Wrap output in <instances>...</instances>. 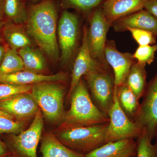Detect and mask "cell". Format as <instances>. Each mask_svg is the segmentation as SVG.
<instances>
[{"instance_id":"74e56055","label":"cell","mask_w":157,"mask_h":157,"mask_svg":"<svg viewBox=\"0 0 157 157\" xmlns=\"http://www.w3.org/2000/svg\"><path fill=\"white\" fill-rule=\"evenodd\" d=\"M6 157H14L13 156V155H12L11 154L10 155H9L7 156H6Z\"/></svg>"},{"instance_id":"e0dca14e","label":"cell","mask_w":157,"mask_h":157,"mask_svg":"<svg viewBox=\"0 0 157 157\" xmlns=\"http://www.w3.org/2000/svg\"><path fill=\"white\" fill-rule=\"evenodd\" d=\"M137 142L128 138L110 141L96 148L85 157H133L137 154Z\"/></svg>"},{"instance_id":"30bf717a","label":"cell","mask_w":157,"mask_h":157,"mask_svg":"<svg viewBox=\"0 0 157 157\" xmlns=\"http://www.w3.org/2000/svg\"><path fill=\"white\" fill-rule=\"evenodd\" d=\"M143 97L133 121L152 140L157 126V73L147 85Z\"/></svg>"},{"instance_id":"2e32d148","label":"cell","mask_w":157,"mask_h":157,"mask_svg":"<svg viewBox=\"0 0 157 157\" xmlns=\"http://www.w3.org/2000/svg\"><path fill=\"white\" fill-rule=\"evenodd\" d=\"M67 76L63 72L46 75L23 70L8 74H0V82L17 85H30L45 82H59L67 81Z\"/></svg>"},{"instance_id":"f1b7e54d","label":"cell","mask_w":157,"mask_h":157,"mask_svg":"<svg viewBox=\"0 0 157 157\" xmlns=\"http://www.w3.org/2000/svg\"><path fill=\"white\" fill-rule=\"evenodd\" d=\"M23 122L5 117H0V135L11 134L17 135L22 132Z\"/></svg>"},{"instance_id":"d4e9b609","label":"cell","mask_w":157,"mask_h":157,"mask_svg":"<svg viewBox=\"0 0 157 157\" xmlns=\"http://www.w3.org/2000/svg\"><path fill=\"white\" fill-rule=\"evenodd\" d=\"M106 0H61L62 6L65 9H73L88 17L90 13Z\"/></svg>"},{"instance_id":"e575fe53","label":"cell","mask_w":157,"mask_h":157,"mask_svg":"<svg viewBox=\"0 0 157 157\" xmlns=\"http://www.w3.org/2000/svg\"><path fill=\"white\" fill-rule=\"evenodd\" d=\"M5 0H0V17L4 18V7Z\"/></svg>"},{"instance_id":"8992f818","label":"cell","mask_w":157,"mask_h":157,"mask_svg":"<svg viewBox=\"0 0 157 157\" xmlns=\"http://www.w3.org/2000/svg\"><path fill=\"white\" fill-rule=\"evenodd\" d=\"M57 35L62 63L67 64L78 52L80 22L76 13L64 10L57 26Z\"/></svg>"},{"instance_id":"4dcf8cb0","label":"cell","mask_w":157,"mask_h":157,"mask_svg":"<svg viewBox=\"0 0 157 157\" xmlns=\"http://www.w3.org/2000/svg\"><path fill=\"white\" fill-rule=\"evenodd\" d=\"M144 9L157 19V0H146Z\"/></svg>"},{"instance_id":"8d00e7d4","label":"cell","mask_w":157,"mask_h":157,"mask_svg":"<svg viewBox=\"0 0 157 157\" xmlns=\"http://www.w3.org/2000/svg\"><path fill=\"white\" fill-rule=\"evenodd\" d=\"M26 1H29V2H40L42 0H25Z\"/></svg>"},{"instance_id":"9a60e30c","label":"cell","mask_w":157,"mask_h":157,"mask_svg":"<svg viewBox=\"0 0 157 157\" xmlns=\"http://www.w3.org/2000/svg\"><path fill=\"white\" fill-rule=\"evenodd\" d=\"M146 0H106L101 5L106 19L111 25L117 20L144 9Z\"/></svg>"},{"instance_id":"4fadbf2b","label":"cell","mask_w":157,"mask_h":157,"mask_svg":"<svg viewBox=\"0 0 157 157\" xmlns=\"http://www.w3.org/2000/svg\"><path fill=\"white\" fill-rule=\"evenodd\" d=\"M39 108L30 93H21L0 101V109L18 120L36 115Z\"/></svg>"},{"instance_id":"83f0119b","label":"cell","mask_w":157,"mask_h":157,"mask_svg":"<svg viewBox=\"0 0 157 157\" xmlns=\"http://www.w3.org/2000/svg\"><path fill=\"white\" fill-rule=\"evenodd\" d=\"M33 85H17L0 82V101L21 93H30Z\"/></svg>"},{"instance_id":"277c9868","label":"cell","mask_w":157,"mask_h":157,"mask_svg":"<svg viewBox=\"0 0 157 157\" xmlns=\"http://www.w3.org/2000/svg\"><path fill=\"white\" fill-rule=\"evenodd\" d=\"M58 82H45L33 85L30 94L37 102L44 117L56 122L63 117L65 89Z\"/></svg>"},{"instance_id":"484cf974","label":"cell","mask_w":157,"mask_h":157,"mask_svg":"<svg viewBox=\"0 0 157 157\" xmlns=\"http://www.w3.org/2000/svg\"><path fill=\"white\" fill-rule=\"evenodd\" d=\"M152 140L145 132L137 138L136 157H157V146L152 143Z\"/></svg>"},{"instance_id":"ac0fdd59","label":"cell","mask_w":157,"mask_h":157,"mask_svg":"<svg viewBox=\"0 0 157 157\" xmlns=\"http://www.w3.org/2000/svg\"><path fill=\"white\" fill-rule=\"evenodd\" d=\"M2 36L6 45L15 51L27 46H32V39L23 25L6 22Z\"/></svg>"},{"instance_id":"8fae6325","label":"cell","mask_w":157,"mask_h":157,"mask_svg":"<svg viewBox=\"0 0 157 157\" xmlns=\"http://www.w3.org/2000/svg\"><path fill=\"white\" fill-rule=\"evenodd\" d=\"M104 56L114 74V86L123 84L132 65L136 62L133 54L122 53L118 50L115 41L107 40L104 48Z\"/></svg>"},{"instance_id":"d590c367","label":"cell","mask_w":157,"mask_h":157,"mask_svg":"<svg viewBox=\"0 0 157 157\" xmlns=\"http://www.w3.org/2000/svg\"><path fill=\"white\" fill-rule=\"evenodd\" d=\"M0 117H5L9 118L11 119H14V118L12 116L10 115L9 113H7L5 111H3L2 109H0Z\"/></svg>"},{"instance_id":"44dd1931","label":"cell","mask_w":157,"mask_h":157,"mask_svg":"<svg viewBox=\"0 0 157 157\" xmlns=\"http://www.w3.org/2000/svg\"><path fill=\"white\" fill-rule=\"evenodd\" d=\"M42 52L32 46L24 47L17 51L23 62L25 70L37 73L45 71L46 63Z\"/></svg>"},{"instance_id":"5bb4252c","label":"cell","mask_w":157,"mask_h":157,"mask_svg":"<svg viewBox=\"0 0 157 157\" xmlns=\"http://www.w3.org/2000/svg\"><path fill=\"white\" fill-rule=\"evenodd\" d=\"M112 26L117 32L128 31L129 29H139L151 32L157 36V19L144 9L116 21Z\"/></svg>"},{"instance_id":"603a6c76","label":"cell","mask_w":157,"mask_h":157,"mask_svg":"<svg viewBox=\"0 0 157 157\" xmlns=\"http://www.w3.org/2000/svg\"><path fill=\"white\" fill-rule=\"evenodd\" d=\"M114 90L122 109L130 119H134L140 107L139 99L126 85H121Z\"/></svg>"},{"instance_id":"1f68e13d","label":"cell","mask_w":157,"mask_h":157,"mask_svg":"<svg viewBox=\"0 0 157 157\" xmlns=\"http://www.w3.org/2000/svg\"><path fill=\"white\" fill-rule=\"evenodd\" d=\"M11 154L6 144L0 140V157H6Z\"/></svg>"},{"instance_id":"ab89813d","label":"cell","mask_w":157,"mask_h":157,"mask_svg":"<svg viewBox=\"0 0 157 157\" xmlns=\"http://www.w3.org/2000/svg\"><path fill=\"white\" fill-rule=\"evenodd\" d=\"M156 144L157 146V137H156Z\"/></svg>"},{"instance_id":"7a4b0ae2","label":"cell","mask_w":157,"mask_h":157,"mask_svg":"<svg viewBox=\"0 0 157 157\" xmlns=\"http://www.w3.org/2000/svg\"><path fill=\"white\" fill-rule=\"evenodd\" d=\"M70 98L71 106L63 117L61 129L109 122L108 116L98 108L91 98L83 78L80 79L74 88Z\"/></svg>"},{"instance_id":"f546056e","label":"cell","mask_w":157,"mask_h":157,"mask_svg":"<svg viewBox=\"0 0 157 157\" xmlns=\"http://www.w3.org/2000/svg\"><path fill=\"white\" fill-rule=\"evenodd\" d=\"M128 31L131 33L139 45H152L156 42V36L151 32L136 29H129Z\"/></svg>"},{"instance_id":"60d3db41","label":"cell","mask_w":157,"mask_h":157,"mask_svg":"<svg viewBox=\"0 0 157 157\" xmlns=\"http://www.w3.org/2000/svg\"><path fill=\"white\" fill-rule=\"evenodd\" d=\"M136 155L135 156L133 157H136Z\"/></svg>"},{"instance_id":"7c38bea8","label":"cell","mask_w":157,"mask_h":157,"mask_svg":"<svg viewBox=\"0 0 157 157\" xmlns=\"http://www.w3.org/2000/svg\"><path fill=\"white\" fill-rule=\"evenodd\" d=\"M83 31L81 45L74 60L71 74V82L68 93V96L70 98L73 89L82 78L90 71L104 67L93 58L90 54L86 38V26L83 28Z\"/></svg>"},{"instance_id":"4316f807","label":"cell","mask_w":157,"mask_h":157,"mask_svg":"<svg viewBox=\"0 0 157 157\" xmlns=\"http://www.w3.org/2000/svg\"><path fill=\"white\" fill-rule=\"evenodd\" d=\"M157 43L152 45H139L133 56L138 63L150 65L154 61Z\"/></svg>"},{"instance_id":"9c48e42d","label":"cell","mask_w":157,"mask_h":157,"mask_svg":"<svg viewBox=\"0 0 157 157\" xmlns=\"http://www.w3.org/2000/svg\"><path fill=\"white\" fill-rule=\"evenodd\" d=\"M43 127V116L39 109L28 129L12 135L9 144L14 157H37V149Z\"/></svg>"},{"instance_id":"52a82bcc","label":"cell","mask_w":157,"mask_h":157,"mask_svg":"<svg viewBox=\"0 0 157 157\" xmlns=\"http://www.w3.org/2000/svg\"><path fill=\"white\" fill-rule=\"evenodd\" d=\"M109 67H101L83 77L89 88L94 103L107 115L113 103L115 88L114 76L109 73Z\"/></svg>"},{"instance_id":"ffe728a7","label":"cell","mask_w":157,"mask_h":157,"mask_svg":"<svg viewBox=\"0 0 157 157\" xmlns=\"http://www.w3.org/2000/svg\"><path fill=\"white\" fill-rule=\"evenodd\" d=\"M146 65L135 62L130 68L123 83L132 90L138 99L143 97L147 86Z\"/></svg>"},{"instance_id":"3957f363","label":"cell","mask_w":157,"mask_h":157,"mask_svg":"<svg viewBox=\"0 0 157 157\" xmlns=\"http://www.w3.org/2000/svg\"><path fill=\"white\" fill-rule=\"evenodd\" d=\"M108 123L88 126L71 127L61 129L55 135L65 146L85 155L109 142Z\"/></svg>"},{"instance_id":"d6986e66","label":"cell","mask_w":157,"mask_h":157,"mask_svg":"<svg viewBox=\"0 0 157 157\" xmlns=\"http://www.w3.org/2000/svg\"><path fill=\"white\" fill-rule=\"evenodd\" d=\"M40 150L43 157H85L65 146L52 133L42 137Z\"/></svg>"},{"instance_id":"5b68a950","label":"cell","mask_w":157,"mask_h":157,"mask_svg":"<svg viewBox=\"0 0 157 157\" xmlns=\"http://www.w3.org/2000/svg\"><path fill=\"white\" fill-rule=\"evenodd\" d=\"M87 19L86 38L90 54L102 66L109 67L104 56V48L107 34L111 25L104 16L101 5L90 13Z\"/></svg>"},{"instance_id":"f35d334b","label":"cell","mask_w":157,"mask_h":157,"mask_svg":"<svg viewBox=\"0 0 157 157\" xmlns=\"http://www.w3.org/2000/svg\"><path fill=\"white\" fill-rule=\"evenodd\" d=\"M157 137V126L156 127V137Z\"/></svg>"},{"instance_id":"d6a6232c","label":"cell","mask_w":157,"mask_h":157,"mask_svg":"<svg viewBox=\"0 0 157 157\" xmlns=\"http://www.w3.org/2000/svg\"><path fill=\"white\" fill-rule=\"evenodd\" d=\"M6 22L4 18L0 17V44L4 42L2 36L3 29Z\"/></svg>"},{"instance_id":"cb8c5ba5","label":"cell","mask_w":157,"mask_h":157,"mask_svg":"<svg viewBox=\"0 0 157 157\" xmlns=\"http://www.w3.org/2000/svg\"><path fill=\"white\" fill-rule=\"evenodd\" d=\"M6 45V53L0 65V74H11L25 70L23 62L18 52Z\"/></svg>"},{"instance_id":"6da1fadb","label":"cell","mask_w":157,"mask_h":157,"mask_svg":"<svg viewBox=\"0 0 157 157\" xmlns=\"http://www.w3.org/2000/svg\"><path fill=\"white\" fill-rule=\"evenodd\" d=\"M26 30L40 50L53 60L59 58L58 11L55 0H42L30 6Z\"/></svg>"},{"instance_id":"7402d4cb","label":"cell","mask_w":157,"mask_h":157,"mask_svg":"<svg viewBox=\"0 0 157 157\" xmlns=\"http://www.w3.org/2000/svg\"><path fill=\"white\" fill-rule=\"evenodd\" d=\"M25 0H5L4 18L7 23L24 25L26 23L28 10Z\"/></svg>"},{"instance_id":"836d02e7","label":"cell","mask_w":157,"mask_h":157,"mask_svg":"<svg viewBox=\"0 0 157 157\" xmlns=\"http://www.w3.org/2000/svg\"><path fill=\"white\" fill-rule=\"evenodd\" d=\"M6 45H0V65L4 58V56L6 53Z\"/></svg>"},{"instance_id":"ba28073f","label":"cell","mask_w":157,"mask_h":157,"mask_svg":"<svg viewBox=\"0 0 157 157\" xmlns=\"http://www.w3.org/2000/svg\"><path fill=\"white\" fill-rule=\"evenodd\" d=\"M107 115L109 120L108 125L109 142L128 138L137 139L144 132L122 109L118 101L115 90L113 103Z\"/></svg>"}]
</instances>
